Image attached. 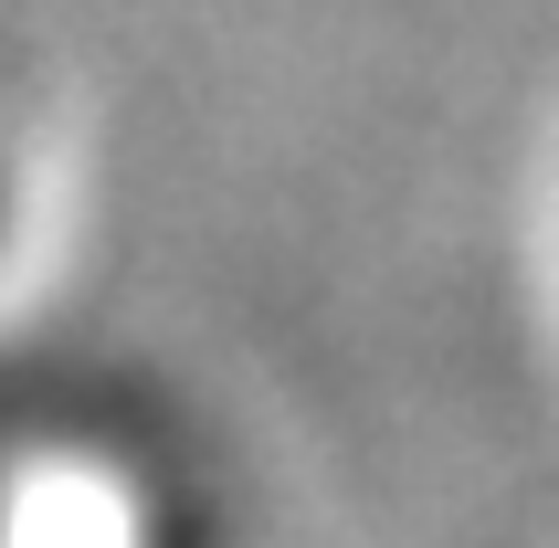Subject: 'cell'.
<instances>
[{"mask_svg":"<svg viewBox=\"0 0 559 548\" xmlns=\"http://www.w3.org/2000/svg\"><path fill=\"white\" fill-rule=\"evenodd\" d=\"M0 243H11V180H0Z\"/></svg>","mask_w":559,"mask_h":548,"instance_id":"6da1fadb","label":"cell"}]
</instances>
